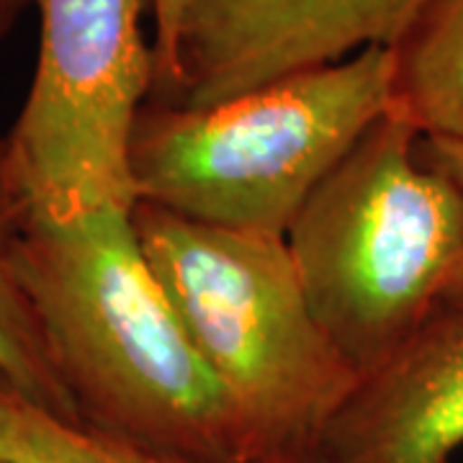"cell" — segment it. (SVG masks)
I'll list each match as a JSON object with an SVG mask.
<instances>
[{
  "mask_svg": "<svg viewBox=\"0 0 463 463\" xmlns=\"http://www.w3.org/2000/svg\"><path fill=\"white\" fill-rule=\"evenodd\" d=\"M29 291L78 420L188 463H252L250 432L139 250L132 209L29 214Z\"/></svg>",
  "mask_w": 463,
  "mask_h": 463,
  "instance_id": "6da1fadb",
  "label": "cell"
},
{
  "mask_svg": "<svg viewBox=\"0 0 463 463\" xmlns=\"http://www.w3.org/2000/svg\"><path fill=\"white\" fill-rule=\"evenodd\" d=\"M301 291L361 379L412 340L463 265V191L386 111L286 232Z\"/></svg>",
  "mask_w": 463,
  "mask_h": 463,
  "instance_id": "7a4b0ae2",
  "label": "cell"
},
{
  "mask_svg": "<svg viewBox=\"0 0 463 463\" xmlns=\"http://www.w3.org/2000/svg\"><path fill=\"white\" fill-rule=\"evenodd\" d=\"M386 111V47L206 106L147 99L129 142L134 203L286 237L317 185Z\"/></svg>",
  "mask_w": 463,
  "mask_h": 463,
  "instance_id": "3957f363",
  "label": "cell"
},
{
  "mask_svg": "<svg viewBox=\"0 0 463 463\" xmlns=\"http://www.w3.org/2000/svg\"><path fill=\"white\" fill-rule=\"evenodd\" d=\"M132 224L152 276L242 417L252 463L319 448L358 376L317 325L286 240L149 203H134Z\"/></svg>",
  "mask_w": 463,
  "mask_h": 463,
  "instance_id": "277c9868",
  "label": "cell"
},
{
  "mask_svg": "<svg viewBox=\"0 0 463 463\" xmlns=\"http://www.w3.org/2000/svg\"><path fill=\"white\" fill-rule=\"evenodd\" d=\"M39 57L8 134L32 214L70 222L132 209L129 142L155 83L147 0H33Z\"/></svg>",
  "mask_w": 463,
  "mask_h": 463,
  "instance_id": "5b68a950",
  "label": "cell"
},
{
  "mask_svg": "<svg viewBox=\"0 0 463 463\" xmlns=\"http://www.w3.org/2000/svg\"><path fill=\"white\" fill-rule=\"evenodd\" d=\"M428 0H191L165 103L206 106L368 47H392Z\"/></svg>",
  "mask_w": 463,
  "mask_h": 463,
  "instance_id": "8992f818",
  "label": "cell"
},
{
  "mask_svg": "<svg viewBox=\"0 0 463 463\" xmlns=\"http://www.w3.org/2000/svg\"><path fill=\"white\" fill-rule=\"evenodd\" d=\"M463 448V307H440L355 381L319 438L325 463H453Z\"/></svg>",
  "mask_w": 463,
  "mask_h": 463,
  "instance_id": "52a82bcc",
  "label": "cell"
},
{
  "mask_svg": "<svg viewBox=\"0 0 463 463\" xmlns=\"http://www.w3.org/2000/svg\"><path fill=\"white\" fill-rule=\"evenodd\" d=\"M389 111L425 139L463 145V0H428L389 47Z\"/></svg>",
  "mask_w": 463,
  "mask_h": 463,
  "instance_id": "ba28073f",
  "label": "cell"
},
{
  "mask_svg": "<svg viewBox=\"0 0 463 463\" xmlns=\"http://www.w3.org/2000/svg\"><path fill=\"white\" fill-rule=\"evenodd\" d=\"M29 214L8 137H0V373L33 402L78 420L52 365L50 347L21 276V242Z\"/></svg>",
  "mask_w": 463,
  "mask_h": 463,
  "instance_id": "9c48e42d",
  "label": "cell"
},
{
  "mask_svg": "<svg viewBox=\"0 0 463 463\" xmlns=\"http://www.w3.org/2000/svg\"><path fill=\"white\" fill-rule=\"evenodd\" d=\"M0 461L188 463L72 420L26 397L0 373Z\"/></svg>",
  "mask_w": 463,
  "mask_h": 463,
  "instance_id": "30bf717a",
  "label": "cell"
},
{
  "mask_svg": "<svg viewBox=\"0 0 463 463\" xmlns=\"http://www.w3.org/2000/svg\"><path fill=\"white\" fill-rule=\"evenodd\" d=\"M152 14V57H155V83H152V100L167 99L175 83V50L181 36L183 18L191 0H147Z\"/></svg>",
  "mask_w": 463,
  "mask_h": 463,
  "instance_id": "8fae6325",
  "label": "cell"
},
{
  "mask_svg": "<svg viewBox=\"0 0 463 463\" xmlns=\"http://www.w3.org/2000/svg\"><path fill=\"white\" fill-rule=\"evenodd\" d=\"M420 155L430 165L443 170L448 178L463 191V145L420 137ZM443 307H463V265L461 270H458V276H456V281L450 283V288H448L446 304Z\"/></svg>",
  "mask_w": 463,
  "mask_h": 463,
  "instance_id": "7c38bea8",
  "label": "cell"
},
{
  "mask_svg": "<svg viewBox=\"0 0 463 463\" xmlns=\"http://www.w3.org/2000/svg\"><path fill=\"white\" fill-rule=\"evenodd\" d=\"M33 0H0V42L11 33V29L24 16V11L32 5Z\"/></svg>",
  "mask_w": 463,
  "mask_h": 463,
  "instance_id": "4fadbf2b",
  "label": "cell"
},
{
  "mask_svg": "<svg viewBox=\"0 0 463 463\" xmlns=\"http://www.w3.org/2000/svg\"><path fill=\"white\" fill-rule=\"evenodd\" d=\"M263 463H325L322 456H319V448H312V450H304V453H297V456H286V458H273V461Z\"/></svg>",
  "mask_w": 463,
  "mask_h": 463,
  "instance_id": "5bb4252c",
  "label": "cell"
},
{
  "mask_svg": "<svg viewBox=\"0 0 463 463\" xmlns=\"http://www.w3.org/2000/svg\"><path fill=\"white\" fill-rule=\"evenodd\" d=\"M0 463H5V461H0Z\"/></svg>",
  "mask_w": 463,
  "mask_h": 463,
  "instance_id": "9a60e30c",
  "label": "cell"
}]
</instances>
